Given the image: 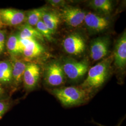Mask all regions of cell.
I'll return each mask as SVG.
<instances>
[{
	"label": "cell",
	"instance_id": "16",
	"mask_svg": "<svg viewBox=\"0 0 126 126\" xmlns=\"http://www.w3.org/2000/svg\"><path fill=\"white\" fill-rule=\"evenodd\" d=\"M12 85V70L10 62L0 61V85Z\"/></svg>",
	"mask_w": 126,
	"mask_h": 126
},
{
	"label": "cell",
	"instance_id": "8",
	"mask_svg": "<svg viewBox=\"0 0 126 126\" xmlns=\"http://www.w3.org/2000/svg\"><path fill=\"white\" fill-rule=\"evenodd\" d=\"M110 40L108 37L103 36L95 38L90 46V56L94 61L103 59L108 53Z\"/></svg>",
	"mask_w": 126,
	"mask_h": 126
},
{
	"label": "cell",
	"instance_id": "3",
	"mask_svg": "<svg viewBox=\"0 0 126 126\" xmlns=\"http://www.w3.org/2000/svg\"><path fill=\"white\" fill-rule=\"evenodd\" d=\"M61 64L66 78L74 82L81 80L89 67L88 62L86 60L78 61L73 59H65Z\"/></svg>",
	"mask_w": 126,
	"mask_h": 126
},
{
	"label": "cell",
	"instance_id": "10",
	"mask_svg": "<svg viewBox=\"0 0 126 126\" xmlns=\"http://www.w3.org/2000/svg\"><path fill=\"white\" fill-rule=\"evenodd\" d=\"M0 20L3 25L17 26L25 21V13L18 9H0Z\"/></svg>",
	"mask_w": 126,
	"mask_h": 126
},
{
	"label": "cell",
	"instance_id": "15",
	"mask_svg": "<svg viewBox=\"0 0 126 126\" xmlns=\"http://www.w3.org/2000/svg\"><path fill=\"white\" fill-rule=\"evenodd\" d=\"M42 20L53 34L58 29L61 21L58 12L47 9L44 14Z\"/></svg>",
	"mask_w": 126,
	"mask_h": 126
},
{
	"label": "cell",
	"instance_id": "17",
	"mask_svg": "<svg viewBox=\"0 0 126 126\" xmlns=\"http://www.w3.org/2000/svg\"><path fill=\"white\" fill-rule=\"evenodd\" d=\"M6 46L11 56H16L22 54L23 47L20 38L17 34L11 35L6 42Z\"/></svg>",
	"mask_w": 126,
	"mask_h": 126
},
{
	"label": "cell",
	"instance_id": "26",
	"mask_svg": "<svg viewBox=\"0 0 126 126\" xmlns=\"http://www.w3.org/2000/svg\"><path fill=\"white\" fill-rule=\"evenodd\" d=\"M3 23L1 22V21H0V29L1 28H2L3 27Z\"/></svg>",
	"mask_w": 126,
	"mask_h": 126
},
{
	"label": "cell",
	"instance_id": "20",
	"mask_svg": "<svg viewBox=\"0 0 126 126\" xmlns=\"http://www.w3.org/2000/svg\"><path fill=\"white\" fill-rule=\"evenodd\" d=\"M36 29L44 38H46L49 41L53 40V33L45 25L42 20L36 24Z\"/></svg>",
	"mask_w": 126,
	"mask_h": 126
},
{
	"label": "cell",
	"instance_id": "9",
	"mask_svg": "<svg viewBox=\"0 0 126 126\" xmlns=\"http://www.w3.org/2000/svg\"><path fill=\"white\" fill-rule=\"evenodd\" d=\"M40 77V68L35 63H28L23 76L24 88L28 91L36 88Z\"/></svg>",
	"mask_w": 126,
	"mask_h": 126
},
{
	"label": "cell",
	"instance_id": "12",
	"mask_svg": "<svg viewBox=\"0 0 126 126\" xmlns=\"http://www.w3.org/2000/svg\"><path fill=\"white\" fill-rule=\"evenodd\" d=\"M20 40L23 47L22 54L26 59L36 58L45 52L44 48L36 41L22 39Z\"/></svg>",
	"mask_w": 126,
	"mask_h": 126
},
{
	"label": "cell",
	"instance_id": "7",
	"mask_svg": "<svg viewBox=\"0 0 126 126\" xmlns=\"http://www.w3.org/2000/svg\"><path fill=\"white\" fill-rule=\"evenodd\" d=\"M84 23L87 29L93 33L103 32L110 25V21L108 18L92 12L86 13Z\"/></svg>",
	"mask_w": 126,
	"mask_h": 126
},
{
	"label": "cell",
	"instance_id": "6",
	"mask_svg": "<svg viewBox=\"0 0 126 126\" xmlns=\"http://www.w3.org/2000/svg\"><path fill=\"white\" fill-rule=\"evenodd\" d=\"M63 47L65 52L72 55H79L86 49V42L80 34L74 33L66 36L63 41Z\"/></svg>",
	"mask_w": 126,
	"mask_h": 126
},
{
	"label": "cell",
	"instance_id": "21",
	"mask_svg": "<svg viewBox=\"0 0 126 126\" xmlns=\"http://www.w3.org/2000/svg\"><path fill=\"white\" fill-rule=\"evenodd\" d=\"M11 105V104L8 99H0V119L9 110Z\"/></svg>",
	"mask_w": 126,
	"mask_h": 126
},
{
	"label": "cell",
	"instance_id": "4",
	"mask_svg": "<svg viewBox=\"0 0 126 126\" xmlns=\"http://www.w3.org/2000/svg\"><path fill=\"white\" fill-rule=\"evenodd\" d=\"M45 81L47 86L58 88L63 85L66 82L61 63L53 61L47 65L45 72Z\"/></svg>",
	"mask_w": 126,
	"mask_h": 126
},
{
	"label": "cell",
	"instance_id": "23",
	"mask_svg": "<svg viewBox=\"0 0 126 126\" xmlns=\"http://www.w3.org/2000/svg\"><path fill=\"white\" fill-rule=\"evenodd\" d=\"M48 2L52 6L56 8H63L66 6V1L63 0H49Z\"/></svg>",
	"mask_w": 126,
	"mask_h": 126
},
{
	"label": "cell",
	"instance_id": "2",
	"mask_svg": "<svg viewBox=\"0 0 126 126\" xmlns=\"http://www.w3.org/2000/svg\"><path fill=\"white\" fill-rule=\"evenodd\" d=\"M50 92L63 107L67 108L86 103L93 95L80 86H62L52 88Z\"/></svg>",
	"mask_w": 126,
	"mask_h": 126
},
{
	"label": "cell",
	"instance_id": "13",
	"mask_svg": "<svg viewBox=\"0 0 126 126\" xmlns=\"http://www.w3.org/2000/svg\"><path fill=\"white\" fill-rule=\"evenodd\" d=\"M12 70V85L17 87L23 82V76L28 63L23 60L11 56L10 61Z\"/></svg>",
	"mask_w": 126,
	"mask_h": 126
},
{
	"label": "cell",
	"instance_id": "19",
	"mask_svg": "<svg viewBox=\"0 0 126 126\" xmlns=\"http://www.w3.org/2000/svg\"><path fill=\"white\" fill-rule=\"evenodd\" d=\"M47 10L45 8L33 9L25 13L26 23L32 27L36 26V24L42 20L43 16Z\"/></svg>",
	"mask_w": 126,
	"mask_h": 126
},
{
	"label": "cell",
	"instance_id": "25",
	"mask_svg": "<svg viewBox=\"0 0 126 126\" xmlns=\"http://www.w3.org/2000/svg\"><path fill=\"white\" fill-rule=\"evenodd\" d=\"M122 121L121 122H119V123L117 125V126H121V123H122ZM94 122V123H95V124H96L97 125H98V126H104V125H102V124H99V123H97V122Z\"/></svg>",
	"mask_w": 126,
	"mask_h": 126
},
{
	"label": "cell",
	"instance_id": "18",
	"mask_svg": "<svg viewBox=\"0 0 126 126\" xmlns=\"http://www.w3.org/2000/svg\"><path fill=\"white\" fill-rule=\"evenodd\" d=\"M89 6L96 11L105 15H109L113 10L112 1L110 0H93Z\"/></svg>",
	"mask_w": 126,
	"mask_h": 126
},
{
	"label": "cell",
	"instance_id": "5",
	"mask_svg": "<svg viewBox=\"0 0 126 126\" xmlns=\"http://www.w3.org/2000/svg\"><path fill=\"white\" fill-rule=\"evenodd\" d=\"M60 20L72 28L79 27L84 23L86 13L82 9L75 7L65 6L59 11Z\"/></svg>",
	"mask_w": 126,
	"mask_h": 126
},
{
	"label": "cell",
	"instance_id": "22",
	"mask_svg": "<svg viewBox=\"0 0 126 126\" xmlns=\"http://www.w3.org/2000/svg\"><path fill=\"white\" fill-rule=\"evenodd\" d=\"M6 33L3 30H0V55L2 54L6 47Z\"/></svg>",
	"mask_w": 126,
	"mask_h": 126
},
{
	"label": "cell",
	"instance_id": "1",
	"mask_svg": "<svg viewBox=\"0 0 126 126\" xmlns=\"http://www.w3.org/2000/svg\"><path fill=\"white\" fill-rule=\"evenodd\" d=\"M113 60V56H111L91 68L86 79L79 86L93 94L107 81Z\"/></svg>",
	"mask_w": 126,
	"mask_h": 126
},
{
	"label": "cell",
	"instance_id": "24",
	"mask_svg": "<svg viewBox=\"0 0 126 126\" xmlns=\"http://www.w3.org/2000/svg\"><path fill=\"white\" fill-rule=\"evenodd\" d=\"M5 91L2 86L0 85V99H5Z\"/></svg>",
	"mask_w": 126,
	"mask_h": 126
},
{
	"label": "cell",
	"instance_id": "14",
	"mask_svg": "<svg viewBox=\"0 0 126 126\" xmlns=\"http://www.w3.org/2000/svg\"><path fill=\"white\" fill-rule=\"evenodd\" d=\"M19 37L22 39H32L44 42L45 38L36 30V28L25 23L19 27L18 33L16 34Z\"/></svg>",
	"mask_w": 126,
	"mask_h": 126
},
{
	"label": "cell",
	"instance_id": "11",
	"mask_svg": "<svg viewBox=\"0 0 126 126\" xmlns=\"http://www.w3.org/2000/svg\"><path fill=\"white\" fill-rule=\"evenodd\" d=\"M113 59L115 66L120 70L126 66V33L124 32L117 40L115 45Z\"/></svg>",
	"mask_w": 126,
	"mask_h": 126
}]
</instances>
